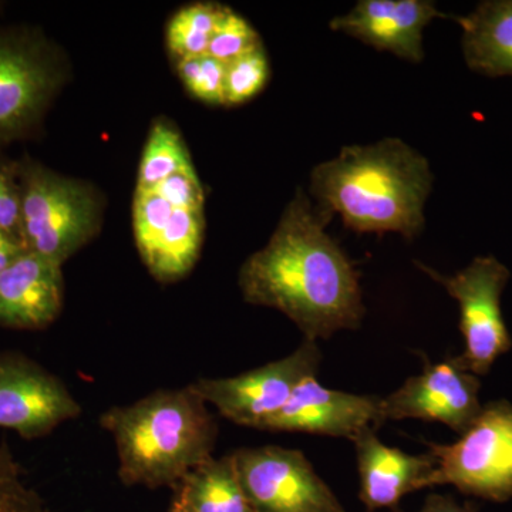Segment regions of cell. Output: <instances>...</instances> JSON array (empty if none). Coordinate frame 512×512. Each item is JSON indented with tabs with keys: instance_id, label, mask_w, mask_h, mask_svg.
Here are the masks:
<instances>
[{
	"instance_id": "17",
	"label": "cell",
	"mask_w": 512,
	"mask_h": 512,
	"mask_svg": "<svg viewBox=\"0 0 512 512\" xmlns=\"http://www.w3.org/2000/svg\"><path fill=\"white\" fill-rule=\"evenodd\" d=\"M204 229V211L175 208L153 247L141 255L150 274L158 282L184 278L200 258Z\"/></svg>"
},
{
	"instance_id": "2",
	"label": "cell",
	"mask_w": 512,
	"mask_h": 512,
	"mask_svg": "<svg viewBox=\"0 0 512 512\" xmlns=\"http://www.w3.org/2000/svg\"><path fill=\"white\" fill-rule=\"evenodd\" d=\"M431 188L429 161L399 138L345 147L311 174V192L320 210L339 214L346 227L360 234L419 237Z\"/></svg>"
},
{
	"instance_id": "14",
	"label": "cell",
	"mask_w": 512,
	"mask_h": 512,
	"mask_svg": "<svg viewBox=\"0 0 512 512\" xmlns=\"http://www.w3.org/2000/svg\"><path fill=\"white\" fill-rule=\"evenodd\" d=\"M352 443L359 471L360 500L367 510H394L407 494L431 487L436 460L429 451L414 456L386 446L377 437L375 427L360 431Z\"/></svg>"
},
{
	"instance_id": "11",
	"label": "cell",
	"mask_w": 512,
	"mask_h": 512,
	"mask_svg": "<svg viewBox=\"0 0 512 512\" xmlns=\"http://www.w3.org/2000/svg\"><path fill=\"white\" fill-rule=\"evenodd\" d=\"M480 380L454 359L426 362L420 375L409 377L396 392L382 397V419H416L446 424L463 436L480 416Z\"/></svg>"
},
{
	"instance_id": "28",
	"label": "cell",
	"mask_w": 512,
	"mask_h": 512,
	"mask_svg": "<svg viewBox=\"0 0 512 512\" xmlns=\"http://www.w3.org/2000/svg\"><path fill=\"white\" fill-rule=\"evenodd\" d=\"M25 252V245L19 238L13 237L8 232L0 231V274Z\"/></svg>"
},
{
	"instance_id": "30",
	"label": "cell",
	"mask_w": 512,
	"mask_h": 512,
	"mask_svg": "<svg viewBox=\"0 0 512 512\" xmlns=\"http://www.w3.org/2000/svg\"><path fill=\"white\" fill-rule=\"evenodd\" d=\"M168 512H188L187 507H185L183 500H181L180 495L175 493V491H174L173 503H171L170 511H168Z\"/></svg>"
},
{
	"instance_id": "9",
	"label": "cell",
	"mask_w": 512,
	"mask_h": 512,
	"mask_svg": "<svg viewBox=\"0 0 512 512\" xmlns=\"http://www.w3.org/2000/svg\"><path fill=\"white\" fill-rule=\"evenodd\" d=\"M229 456L255 512H345L301 450L239 448Z\"/></svg>"
},
{
	"instance_id": "27",
	"label": "cell",
	"mask_w": 512,
	"mask_h": 512,
	"mask_svg": "<svg viewBox=\"0 0 512 512\" xmlns=\"http://www.w3.org/2000/svg\"><path fill=\"white\" fill-rule=\"evenodd\" d=\"M151 190L157 191L175 208L204 211V187L195 171L171 175Z\"/></svg>"
},
{
	"instance_id": "13",
	"label": "cell",
	"mask_w": 512,
	"mask_h": 512,
	"mask_svg": "<svg viewBox=\"0 0 512 512\" xmlns=\"http://www.w3.org/2000/svg\"><path fill=\"white\" fill-rule=\"evenodd\" d=\"M436 18H443V13L430 0H360L348 15L333 19L330 28L420 63L424 28Z\"/></svg>"
},
{
	"instance_id": "1",
	"label": "cell",
	"mask_w": 512,
	"mask_h": 512,
	"mask_svg": "<svg viewBox=\"0 0 512 512\" xmlns=\"http://www.w3.org/2000/svg\"><path fill=\"white\" fill-rule=\"evenodd\" d=\"M330 217L299 190L238 274L245 301L284 313L315 342L359 328L366 313L355 266L326 234Z\"/></svg>"
},
{
	"instance_id": "25",
	"label": "cell",
	"mask_w": 512,
	"mask_h": 512,
	"mask_svg": "<svg viewBox=\"0 0 512 512\" xmlns=\"http://www.w3.org/2000/svg\"><path fill=\"white\" fill-rule=\"evenodd\" d=\"M175 207L165 201L157 191L136 188L134 195V237L140 255L153 247L158 235L171 220Z\"/></svg>"
},
{
	"instance_id": "10",
	"label": "cell",
	"mask_w": 512,
	"mask_h": 512,
	"mask_svg": "<svg viewBox=\"0 0 512 512\" xmlns=\"http://www.w3.org/2000/svg\"><path fill=\"white\" fill-rule=\"evenodd\" d=\"M82 407L59 377L18 352H0V429L26 440L76 419Z\"/></svg>"
},
{
	"instance_id": "19",
	"label": "cell",
	"mask_w": 512,
	"mask_h": 512,
	"mask_svg": "<svg viewBox=\"0 0 512 512\" xmlns=\"http://www.w3.org/2000/svg\"><path fill=\"white\" fill-rule=\"evenodd\" d=\"M190 171H195L194 164L177 128L168 120L154 121L141 157L137 188L151 190L171 175Z\"/></svg>"
},
{
	"instance_id": "6",
	"label": "cell",
	"mask_w": 512,
	"mask_h": 512,
	"mask_svg": "<svg viewBox=\"0 0 512 512\" xmlns=\"http://www.w3.org/2000/svg\"><path fill=\"white\" fill-rule=\"evenodd\" d=\"M436 460L431 487L453 485L461 493L504 501L512 498V404L483 406L480 416L456 443H427Z\"/></svg>"
},
{
	"instance_id": "8",
	"label": "cell",
	"mask_w": 512,
	"mask_h": 512,
	"mask_svg": "<svg viewBox=\"0 0 512 512\" xmlns=\"http://www.w3.org/2000/svg\"><path fill=\"white\" fill-rule=\"evenodd\" d=\"M322 352L315 340H303L291 355L242 375L198 379L188 384L205 403L238 426L262 430L291 399L296 387L318 376Z\"/></svg>"
},
{
	"instance_id": "24",
	"label": "cell",
	"mask_w": 512,
	"mask_h": 512,
	"mask_svg": "<svg viewBox=\"0 0 512 512\" xmlns=\"http://www.w3.org/2000/svg\"><path fill=\"white\" fill-rule=\"evenodd\" d=\"M259 46H262L261 37L248 20L225 8L207 53L222 63H228Z\"/></svg>"
},
{
	"instance_id": "7",
	"label": "cell",
	"mask_w": 512,
	"mask_h": 512,
	"mask_svg": "<svg viewBox=\"0 0 512 512\" xmlns=\"http://www.w3.org/2000/svg\"><path fill=\"white\" fill-rule=\"evenodd\" d=\"M416 265L460 305L464 352L456 357L457 362L473 375H487L495 360L512 346L501 311V295L510 281V269L491 255L477 256L453 276L441 275L419 261Z\"/></svg>"
},
{
	"instance_id": "21",
	"label": "cell",
	"mask_w": 512,
	"mask_h": 512,
	"mask_svg": "<svg viewBox=\"0 0 512 512\" xmlns=\"http://www.w3.org/2000/svg\"><path fill=\"white\" fill-rule=\"evenodd\" d=\"M269 62L264 45L225 63V106L254 99L268 83Z\"/></svg>"
},
{
	"instance_id": "18",
	"label": "cell",
	"mask_w": 512,
	"mask_h": 512,
	"mask_svg": "<svg viewBox=\"0 0 512 512\" xmlns=\"http://www.w3.org/2000/svg\"><path fill=\"white\" fill-rule=\"evenodd\" d=\"M188 512H255L242 490L231 456L212 457L174 488Z\"/></svg>"
},
{
	"instance_id": "15",
	"label": "cell",
	"mask_w": 512,
	"mask_h": 512,
	"mask_svg": "<svg viewBox=\"0 0 512 512\" xmlns=\"http://www.w3.org/2000/svg\"><path fill=\"white\" fill-rule=\"evenodd\" d=\"M62 266L26 251L0 274V326L39 330L63 308Z\"/></svg>"
},
{
	"instance_id": "4",
	"label": "cell",
	"mask_w": 512,
	"mask_h": 512,
	"mask_svg": "<svg viewBox=\"0 0 512 512\" xmlns=\"http://www.w3.org/2000/svg\"><path fill=\"white\" fill-rule=\"evenodd\" d=\"M22 242L63 266L99 232L101 201L90 184L66 177L32 158L19 161Z\"/></svg>"
},
{
	"instance_id": "5",
	"label": "cell",
	"mask_w": 512,
	"mask_h": 512,
	"mask_svg": "<svg viewBox=\"0 0 512 512\" xmlns=\"http://www.w3.org/2000/svg\"><path fill=\"white\" fill-rule=\"evenodd\" d=\"M64 80L62 55L39 30L0 28V146L39 130Z\"/></svg>"
},
{
	"instance_id": "26",
	"label": "cell",
	"mask_w": 512,
	"mask_h": 512,
	"mask_svg": "<svg viewBox=\"0 0 512 512\" xmlns=\"http://www.w3.org/2000/svg\"><path fill=\"white\" fill-rule=\"evenodd\" d=\"M0 231L22 241V185L19 161L0 157Z\"/></svg>"
},
{
	"instance_id": "20",
	"label": "cell",
	"mask_w": 512,
	"mask_h": 512,
	"mask_svg": "<svg viewBox=\"0 0 512 512\" xmlns=\"http://www.w3.org/2000/svg\"><path fill=\"white\" fill-rule=\"evenodd\" d=\"M227 6L202 2L185 6L168 22L165 40L175 62L184 57L205 55L212 35Z\"/></svg>"
},
{
	"instance_id": "22",
	"label": "cell",
	"mask_w": 512,
	"mask_h": 512,
	"mask_svg": "<svg viewBox=\"0 0 512 512\" xmlns=\"http://www.w3.org/2000/svg\"><path fill=\"white\" fill-rule=\"evenodd\" d=\"M0 512H52L26 480L25 471L6 441L0 443Z\"/></svg>"
},
{
	"instance_id": "23",
	"label": "cell",
	"mask_w": 512,
	"mask_h": 512,
	"mask_svg": "<svg viewBox=\"0 0 512 512\" xmlns=\"http://www.w3.org/2000/svg\"><path fill=\"white\" fill-rule=\"evenodd\" d=\"M177 72L195 99L225 106V63L205 53L177 60Z\"/></svg>"
},
{
	"instance_id": "29",
	"label": "cell",
	"mask_w": 512,
	"mask_h": 512,
	"mask_svg": "<svg viewBox=\"0 0 512 512\" xmlns=\"http://www.w3.org/2000/svg\"><path fill=\"white\" fill-rule=\"evenodd\" d=\"M419 512H476L468 505L458 504L448 495L433 494L427 497L426 503Z\"/></svg>"
},
{
	"instance_id": "12",
	"label": "cell",
	"mask_w": 512,
	"mask_h": 512,
	"mask_svg": "<svg viewBox=\"0 0 512 512\" xmlns=\"http://www.w3.org/2000/svg\"><path fill=\"white\" fill-rule=\"evenodd\" d=\"M382 396L328 389L318 376L299 384L288 403L262 427L265 431H289L316 436L355 439L367 427L382 426Z\"/></svg>"
},
{
	"instance_id": "3",
	"label": "cell",
	"mask_w": 512,
	"mask_h": 512,
	"mask_svg": "<svg viewBox=\"0 0 512 512\" xmlns=\"http://www.w3.org/2000/svg\"><path fill=\"white\" fill-rule=\"evenodd\" d=\"M116 443L119 477L126 485L177 488L214 457L218 423L190 386L157 390L100 416Z\"/></svg>"
},
{
	"instance_id": "16",
	"label": "cell",
	"mask_w": 512,
	"mask_h": 512,
	"mask_svg": "<svg viewBox=\"0 0 512 512\" xmlns=\"http://www.w3.org/2000/svg\"><path fill=\"white\" fill-rule=\"evenodd\" d=\"M456 22L463 29L461 45L473 72L512 76V0H485Z\"/></svg>"
}]
</instances>
